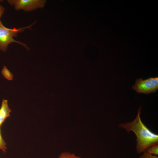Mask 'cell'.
<instances>
[{"mask_svg": "<svg viewBox=\"0 0 158 158\" xmlns=\"http://www.w3.org/2000/svg\"><path fill=\"white\" fill-rule=\"evenodd\" d=\"M141 107L139 108L137 115L130 122L121 123L118 127L125 129L128 133L133 132L136 136V148L137 153L146 152L151 146L158 144V135L150 130L143 123L140 118Z\"/></svg>", "mask_w": 158, "mask_h": 158, "instance_id": "1", "label": "cell"}, {"mask_svg": "<svg viewBox=\"0 0 158 158\" xmlns=\"http://www.w3.org/2000/svg\"><path fill=\"white\" fill-rule=\"evenodd\" d=\"M33 24L27 27H24L18 29L15 28L11 29L5 27L1 21H0V50L6 52L7 50L9 44L14 42L20 44L27 49H28L26 44L19 41L15 40L13 39V37H16L18 33L23 32L26 29H30L32 26Z\"/></svg>", "mask_w": 158, "mask_h": 158, "instance_id": "2", "label": "cell"}, {"mask_svg": "<svg viewBox=\"0 0 158 158\" xmlns=\"http://www.w3.org/2000/svg\"><path fill=\"white\" fill-rule=\"evenodd\" d=\"M132 89L139 93L148 94L154 93L158 89V78L150 77L145 80L141 78L137 79Z\"/></svg>", "mask_w": 158, "mask_h": 158, "instance_id": "3", "label": "cell"}, {"mask_svg": "<svg viewBox=\"0 0 158 158\" xmlns=\"http://www.w3.org/2000/svg\"><path fill=\"white\" fill-rule=\"evenodd\" d=\"M9 4L17 10L29 11L43 7L46 1L43 0H8Z\"/></svg>", "mask_w": 158, "mask_h": 158, "instance_id": "4", "label": "cell"}, {"mask_svg": "<svg viewBox=\"0 0 158 158\" xmlns=\"http://www.w3.org/2000/svg\"><path fill=\"white\" fill-rule=\"evenodd\" d=\"M11 110L9 108L8 101L3 99L0 108V127L5 119L10 116Z\"/></svg>", "mask_w": 158, "mask_h": 158, "instance_id": "5", "label": "cell"}, {"mask_svg": "<svg viewBox=\"0 0 158 158\" xmlns=\"http://www.w3.org/2000/svg\"><path fill=\"white\" fill-rule=\"evenodd\" d=\"M1 72L4 77L7 80H11L13 79V75L6 66H4Z\"/></svg>", "mask_w": 158, "mask_h": 158, "instance_id": "6", "label": "cell"}, {"mask_svg": "<svg viewBox=\"0 0 158 158\" xmlns=\"http://www.w3.org/2000/svg\"><path fill=\"white\" fill-rule=\"evenodd\" d=\"M59 158H81L73 153L69 152H64L61 153L59 156Z\"/></svg>", "mask_w": 158, "mask_h": 158, "instance_id": "7", "label": "cell"}, {"mask_svg": "<svg viewBox=\"0 0 158 158\" xmlns=\"http://www.w3.org/2000/svg\"><path fill=\"white\" fill-rule=\"evenodd\" d=\"M146 152L151 154L158 155V144H156L151 146L147 149Z\"/></svg>", "mask_w": 158, "mask_h": 158, "instance_id": "8", "label": "cell"}, {"mask_svg": "<svg viewBox=\"0 0 158 158\" xmlns=\"http://www.w3.org/2000/svg\"><path fill=\"white\" fill-rule=\"evenodd\" d=\"M6 144L2 137L0 128V150H2L4 152H6Z\"/></svg>", "mask_w": 158, "mask_h": 158, "instance_id": "9", "label": "cell"}, {"mask_svg": "<svg viewBox=\"0 0 158 158\" xmlns=\"http://www.w3.org/2000/svg\"><path fill=\"white\" fill-rule=\"evenodd\" d=\"M139 158H158V157L157 155H153L145 152L140 156Z\"/></svg>", "mask_w": 158, "mask_h": 158, "instance_id": "10", "label": "cell"}, {"mask_svg": "<svg viewBox=\"0 0 158 158\" xmlns=\"http://www.w3.org/2000/svg\"><path fill=\"white\" fill-rule=\"evenodd\" d=\"M5 11V8L0 4V22L1 21L0 20L1 18L4 14Z\"/></svg>", "mask_w": 158, "mask_h": 158, "instance_id": "11", "label": "cell"}, {"mask_svg": "<svg viewBox=\"0 0 158 158\" xmlns=\"http://www.w3.org/2000/svg\"><path fill=\"white\" fill-rule=\"evenodd\" d=\"M2 1H3L0 0V2H2Z\"/></svg>", "mask_w": 158, "mask_h": 158, "instance_id": "12", "label": "cell"}]
</instances>
